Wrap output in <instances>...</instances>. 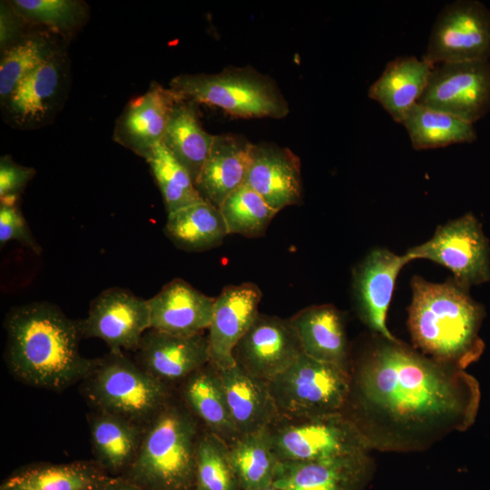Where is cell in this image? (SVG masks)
Returning <instances> with one entry per match:
<instances>
[{"mask_svg": "<svg viewBox=\"0 0 490 490\" xmlns=\"http://www.w3.org/2000/svg\"><path fill=\"white\" fill-rule=\"evenodd\" d=\"M111 478L95 461L37 463L18 468L2 484L30 490H102Z\"/></svg>", "mask_w": 490, "mask_h": 490, "instance_id": "obj_28", "label": "cell"}, {"mask_svg": "<svg viewBox=\"0 0 490 490\" xmlns=\"http://www.w3.org/2000/svg\"><path fill=\"white\" fill-rule=\"evenodd\" d=\"M28 23L12 5L10 1L0 4V48L5 52L29 34H24Z\"/></svg>", "mask_w": 490, "mask_h": 490, "instance_id": "obj_40", "label": "cell"}, {"mask_svg": "<svg viewBox=\"0 0 490 490\" xmlns=\"http://www.w3.org/2000/svg\"><path fill=\"white\" fill-rule=\"evenodd\" d=\"M219 208L228 234H239L248 238L262 236L278 213L246 184L230 193Z\"/></svg>", "mask_w": 490, "mask_h": 490, "instance_id": "obj_36", "label": "cell"}, {"mask_svg": "<svg viewBox=\"0 0 490 490\" xmlns=\"http://www.w3.org/2000/svg\"><path fill=\"white\" fill-rule=\"evenodd\" d=\"M233 424L240 434L267 428L279 416L268 382L258 379L239 365L218 368Z\"/></svg>", "mask_w": 490, "mask_h": 490, "instance_id": "obj_25", "label": "cell"}, {"mask_svg": "<svg viewBox=\"0 0 490 490\" xmlns=\"http://www.w3.org/2000/svg\"><path fill=\"white\" fill-rule=\"evenodd\" d=\"M260 288L251 282L229 285L215 298L208 328L210 362L218 368L235 365L232 352L259 313Z\"/></svg>", "mask_w": 490, "mask_h": 490, "instance_id": "obj_19", "label": "cell"}, {"mask_svg": "<svg viewBox=\"0 0 490 490\" xmlns=\"http://www.w3.org/2000/svg\"><path fill=\"white\" fill-rule=\"evenodd\" d=\"M303 353L289 319L259 314L236 344L235 363L250 376L270 382Z\"/></svg>", "mask_w": 490, "mask_h": 490, "instance_id": "obj_13", "label": "cell"}, {"mask_svg": "<svg viewBox=\"0 0 490 490\" xmlns=\"http://www.w3.org/2000/svg\"><path fill=\"white\" fill-rule=\"evenodd\" d=\"M0 490H30V489L18 486V485H7L2 484L0 486Z\"/></svg>", "mask_w": 490, "mask_h": 490, "instance_id": "obj_42", "label": "cell"}, {"mask_svg": "<svg viewBox=\"0 0 490 490\" xmlns=\"http://www.w3.org/2000/svg\"><path fill=\"white\" fill-rule=\"evenodd\" d=\"M434 66L415 56H397L371 84L368 96L401 123L406 113L417 103Z\"/></svg>", "mask_w": 490, "mask_h": 490, "instance_id": "obj_27", "label": "cell"}, {"mask_svg": "<svg viewBox=\"0 0 490 490\" xmlns=\"http://www.w3.org/2000/svg\"><path fill=\"white\" fill-rule=\"evenodd\" d=\"M81 390L91 407L146 426L175 394L123 352L95 358L81 381Z\"/></svg>", "mask_w": 490, "mask_h": 490, "instance_id": "obj_5", "label": "cell"}, {"mask_svg": "<svg viewBox=\"0 0 490 490\" xmlns=\"http://www.w3.org/2000/svg\"><path fill=\"white\" fill-rule=\"evenodd\" d=\"M136 362L150 375L176 389L210 362L208 336H180L150 328L135 350Z\"/></svg>", "mask_w": 490, "mask_h": 490, "instance_id": "obj_16", "label": "cell"}, {"mask_svg": "<svg viewBox=\"0 0 490 490\" xmlns=\"http://www.w3.org/2000/svg\"><path fill=\"white\" fill-rule=\"evenodd\" d=\"M303 353L350 372V353L344 318L330 304L305 308L289 318Z\"/></svg>", "mask_w": 490, "mask_h": 490, "instance_id": "obj_23", "label": "cell"}, {"mask_svg": "<svg viewBox=\"0 0 490 490\" xmlns=\"http://www.w3.org/2000/svg\"><path fill=\"white\" fill-rule=\"evenodd\" d=\"M245 184L278 212L300 202L301 162L289 148L252 143Z\"/></svg>", "mask_w": 490, "mask_h": 490, "instance_id": "obj_20", "label": "cell"}, {"mask_svg": "<svg viewBox=\"0 0 490 490\" xmlns=\"http://www.w3.org/2000/svg\"><path fill=\"white\" fill-rule=\"evenodd\" d=\"M147 301L151 328L173 335L191 336L209 328L215 299L181 279H174Z\"/></svg>", "mask_w": 490, "mask_h": 490, "instance_id": "obj_21", "label": "cell"}, {"mask_svg": "<svg viewBox=\"0 0 490 490\" xmlns=\"http://www.w3.org/2000/svg\"><path fill=\"white\" fill-rule=\"evenodd\" d=\"M6 365L19 381L38 388L62 391L82 381L94 359L79 349V321L49 302L12 309L5 319Z\"/></svg>", "mask_w": 490, "mask_h": 490, "instance_id": "obj_2", "label": "cell"}, {"mask_svg": "<svg viewBox=\"0 0 490 490\" xmlns=\"http://www.w3.org/2000/svg\"><path fill=\"white\" fill-rule=\"evenodd\" d=\"M88 423L93 461L110 476H123L137 456L145 427L96 410L89 415Z\"/></svg>", "mask_w": 490, "mask_h": 490, "instance_id": "obj_26", "label": "cell"}, {"mask_svg": "<svg viewBox=\"0 0 490 490\" xmlns=\"http://www.w3.org/2000/svg\"><path fill=\"white\" fill-rule=\"evenodd\" d=\"M409 261L405 253L397 255L387 249L371 250L355 268L353 294L360 319L375 333L395 339L387 327V313L396 279Z\"/></svg>", "mask_w": 490, "mask_h": 490, "instance_id": "obj_15", "label": "cell"}, {"mask_svg": "<svg viewBox=\"0 0 490 490\" xmlns=\"http://www.w3.org/2000/svg\"><path fill=\"white\" fill-rule=\"evenodd\" d=\"M279 416L309 417L344 413L350 372L302 353L269 383Z\"/></svg>", "mask_w": 490, "mask_h": 490, "instance_id": "obj_7", "label": "cell"}, {"mask_svg": "<svg viewBox=\"0 0 490 490\" xmlns=\"http://www.w3.org/2000/svg\"><path fill=\"white\" fill-rule=\"evenodd\" d=\"M417 103L473 124L490 110V62L436 64Z\"/></svg>", "mask_w": 490, "mask_h": 490, "instance_id": "obj_11", "label": "cell"}, {"mask_svg": "<svg viewBox=\"0 0 490 490\" xmlns=\"http://www.w3.org/2000/svg\"><path fill=\"white\" fill-rule=\"evenodd\" d=\"M252 143L243 135L216 134L195 181L201 198L216 207L245 184Z\"/></svg>", "mask_w": 490, "mask_h": 490, "instance_id": "obj_22", "label": "cell"}, {"mask_svg": "<svg viewBox=\"0 0 490 490\" xmlns=\"http://www.w3.org/2000/svg\"><path fill=\"white\" fill-rule=\"evenodd\" d=\"M201 426L178 395L145 426L137 456L122 476L143 490H194Z\"/></svg>", "mask_w": 490, "mask_h": 490, "instance_id": "obj_4", "label": "cell"}, {"mask_svg": "<svg viewBox=\"0 0 490 490\" xmlns=\"http://www.w3.org/2000/svg\"><path fill=\"white\" fill-rule=\"evenodd\" d=\"M102 490H143L122 477H112Z\"/></svg>", "mask_w": 490, "mask_h": 490, "instance_id": "obj_41", "label": "cell"}, {"mask_svg": "<svg viewBox=\"0 0 490 490\" xmlns=\"http://www.w3.org/2000/svg\"><path fill=\"white\" fill-rule=\"evenodd\" d=\"M260 490H284L283 488L272 484L265 488L260 489Z\"/></svg>", "mask_w": 490, "mask_h": 490, "instance_id": "obj_43", "label": "cell"}, {"mask_svg": "<svg viewBox=\"0 0 490 490\" xmlns=\"http://www.w3.org/2000/svg\"><path fill=\"white\" fill-rule=\"evenodd\" d=\"M170 88L184 99L219 107L234 118L280 119L289 112L275 81L250 66L180 74L172 79Z\"/></svg>", "mask_w": 490, "mask_h": 490, "instance_id": "obj_6", "label": "cell"}, {"mask_svg": "<svg viewBox=\"0 0 490 490\" xmlns=\"http://www.w3.org/2000/svg\"><path fill=\"white\" fill-rule=\"evenodd\" d=\"M14 8L30 24L54 33H72L87 18L86 5L78 0H13Z\"/></svg>", "mask_w": 490, "mask_h": 490, "instance_id": "obj_37", "label": "cell"}, {"mask_svg": "<svg viewBox=\"0 0 490 490\" xmlns=\"http://www.w3.org/2000/svg\"><path fill=\"white\" fill-rule=\"evenodd\" d=\"M229 453L242 490H260L273 484L279 461L267 428L240 436L229 446Z\"/></svg>", "mask_w": 490, "mask_h": 490, "instance_id": "obj_32", "label": "cell"}, {"mask_svg": "<svg viewBox=\"0 0 490 490\" xmlns=\"http://www.w3.org/2000/svg\"><path fill=\"white\" fill-rule=\"evenodd\" d=\"M198 103L181 99L174 106L162 143L183 165L194 182L211 150L215 135L201 122Z\"/></svg>", "mask_w": 490, "mask_h": 490, "instance_id": "obj_29", "label": "cell"}, {"mask_svg": "<svg viewBox=\"0 0 490 490\" xmlns=\"http://www.w3.org/2000/svg\"><path fill=\"white\" fill-rule=\"evenodd\" d=\"M448 269L453 279L470 288L490 280V247L481 223L469 212L436 228L431 239L406 252Z\"/></svg>", "mask_w": 490, "mask_h": 490, "instance_id": "obj_9", "label": "cell"}, {"mask_svg": "<svg viewBox=\"0 0 490 490\" xmlns=\"http://www.w3.org/2000/svg\"><path fill=\"white\" fill-rule=\"evenodd\" d=\"M68 76L62 50L26 75L2 104L10 123L21 129L46 124L62 105Z\"/></svg>", "mask_w": 490, "mask_h": 490, "instance_id": "obj_14", "label": "cell"}, {"mask_svg": "<svg viewBox=\"0 0 490 490\" xmlns=\"http://www.w3.org/2000/svg\"><path fill=\"white\" fill-rule=\"evenodd\" d=\"M176 389L202 428L229 446L240 436L230 416L219 369L212 363L193 372Z\"/></svg>", "mask_w": 490, "mask_h": 490, "instance_id": "obj_24", "label": "cell"}, {"mask_svg": "<svg viewBox=\"0 0 490 490\" xmlns=\"http://www.w3.org/2000/svg\"><path fill=\"white\" fill-rule=\"evenodd\" d=\"M35 170L16 163L11 156L0 159V200L18 201L27 183L33 179Z\"/></svg>", "mask_w": 490, "mask_h": 490, "instance_id": "obj_39", "label": "cell"}, {"mask_svg": "<svg viewBox=\"0 0 490 490\" xmlns=\"http://www.w3.org/2000/svg\"><path fill=\"white\" fill-rule=\"evenodd\" d=\"M10 240H16L34 252H41L18 206V201L5 200L0 201V244L3 246Z\"/></svg>", "mask_w": 490, "mask_h": 490, "instance_id": "obj_38", "label": "cell"}, {"mask_svg": "<svg viewBox=\"0 0 490 490\" xmlns=\"http://www.w3.org/2000/svg\"><path fill=\"white\" fill-rule=\"evenodd\" d=\"M164 233L186 251L211 250L229 235L220 208L205 200L169 213Z\"/></svg>", "mask_w": 490, "mask_h": 490, "instance_id": "obj_30", "label": "cell"}, {"mask_svg": "<svg viewBox=\"0 0 490 490\" xmlns=\"http://www.w3.org/2000/svg\"><path fill=\"white\" fill-rule=\"evenodd\" d=\"M183 99L170 87L152 82L132 99L117 119L113 141L144 160L162 142L175 104Z\"/></svg>", "mask_w": 490, "mask_h": 490, "instance_id": "obj_18", "label": "cell"}, {"mask_svg": "<svg viewBox=\"0 0 490 490\" xmlns=\"http://www.w3.org/2000/svg\"><path fill=\"white\" fill-rule=\"evenodd\" d=\"M401 123L416 150L473 142L477 137L472 123L418 103L406 113Z\"/></svg>", "mask_w": 490, "mask_h": 490, "instance_id": "obj_31", "label": "cell"}, {"mask_svg": "<svg viewBox=\"0 0 490 490\" xmlns=\"http://www.w3.org/2000/svg\"><path fill=\"white\" fill-rule=\"evenodd\" d=\"M344 413L370 449H426L475 422L477 380L465 369L420 354L397 338L375 334L350 370Z\"/></svg>", "mask_w": 490, "mask_h": 490, "instance_id": "obj_1", "label": "cell"}, {"mask_svg": "<svg viewBox=\"0 0 490 490\" xmlns=\"http://www.w3.org/2000/svg\"><path fill=\"white\" fill-rule=\"evenodd\" d=\"M411 289L407 326L423 354L462 369L478 360L485 349L479 336L485 309L469 289L453 278L434 283L414 276Z\"/></svg>", "mask_w": 490, "mask_h": 490, "instance_id": "obj_3", "label": "cell"}, {"mask_svg": "<svg viewBox=\"0 0 490 490\" xmlns=\"http://www.w3.org/2000/svg\"><path fill=\"white\" fill-rule=\"evenodd\" d=\"M61 47L47 33H33L3 52L0 61L1 103L26 75L62 51Z\"/></svg>", "mask_w": 490, "mask_h": 490, "instance_id": "obj_33", "label": "cell"}, {"mask_svg": "<svg viewBox=\"0 0 490 490\" xmlns=\"http://www.w3.org/2000/svg\"><path fill=\"white\" fill-rule=\"evenodd\" d=\"M145 161L161 191L167 214L203 200L190 172L162 142Z\"/></svg>", "mask_w": 490, "mask_h": 490, "instance_id": "obj_34", "label": "cell"}, {"mask_svg": "<svg viewBox=\"0 0 490 490\" xmlns=\"http://www.w3.org/2000/svg\"><path fill=\"white\" fill-rule=\"evenodd\" d=\"M489 58L490 10L476 0L446 5L436 17L422 59L436 65Z\"/></svg>", "mask_w": 490, "mask_h": 490, "instance_id": "obj_10", "label": "cell"}, {"mask_svg": "<svg viewBox=\"0 0 490 490\" xmlns=\"http://www.w3.org/2000/svg\"><path fill=\"white\" fill-rule=\"evenodd\" d=\"M194 490H242L230 462L229 445L202 427L196 446Z\"/></svg>", "mask_w": 490, "mask_h": 490, "instance_id": "obj_35", "label": "cell"}, {"mask_svg": "<svg viewBox=\"0 0 490 490\" xmlns=\"http://www.w3.org/2000/svg\"><path fill=\"white\" fill-rule=\"evenodd\" d=\"M267 429L279 461H312L370 450L358 427L345 413L278 416Z\"/></svg>", "mask_w": 490, "mask_h": 490, "instance_id": "obj_8", "label": "cell"}, {"mask_svg": "<svg viewBox=\"0 0 490 490\" xmlns=\"http://www.w3.org/2000/svg\"><path fill=\"white\" fill-rule=\"evenodd\" d=\"M373 467L368 452L312 461H279L273 484L284 490H364Z\"/></svg>", "mask_w": 490, "mask_h": 490, "instance_id": "obj_17", "label": "cell"}, {"mask_svg": "<svg viewBox=\"0 0 490 490\" xmlns=\"http://www.w3.org/2000/svg\"><path fill=\"white\" fill-rule=\"evenodd\" d=\"M79 328L82 337L103 340L111 352L135 351L151 328L148 301L122 288L104 289L92 300Z\"/></svg>", "mask_w": 490, "mask_h": 490, "instance_id": "obj_12", "label": "cell"}]
</instances>
